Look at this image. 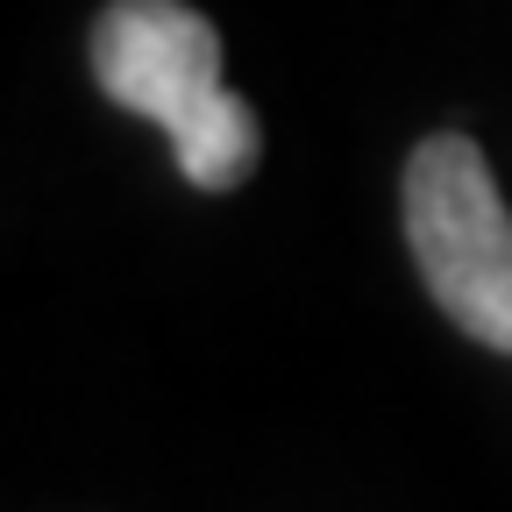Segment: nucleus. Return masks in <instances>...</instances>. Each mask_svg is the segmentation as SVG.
<instances>
[{
	"label": "nucleus",
	"mask_w": 512,
	"mask_h": 512,
	"mask_svg": "<svg viewBox=\"0 0 512 512\" xmlns=\"http://www.w3.org/2000/svg\"><path fill=\"white\" fill-rule=\"evenodd\" d=\"M93 79L128 114H150L178 171L200 192H228L264 157L256 107L221 79V36L185 0H114L93 29Z\"/></svg>",
	"instance_id": "1"
},
{
	"label": "nucleus",
	"mask_w": 512,
	"mask_h": 512,
	"mask_svg": "<svg viewBox=\"0 0 512 512\" xmlns=\"http://www.w3.org/2000/svg\"><path fill=\"white\" fill-rule=\"evenodd\" d=\"M406 242L463 335L512 356V214L470 136H434L406 164Z\"/></svg>",
	"instance_id": "2"
}]
</instances>
